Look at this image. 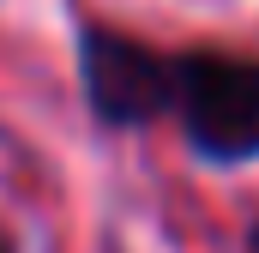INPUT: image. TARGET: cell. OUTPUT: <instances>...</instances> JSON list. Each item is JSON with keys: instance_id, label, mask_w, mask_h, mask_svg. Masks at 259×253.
Instances as JSON below:
<instances>
[{"instance_id": "6da1fadb", "label": "cell", "mask_w": 259, "mask_h": 253, "mask_svg": "<svg viewBox=\"0 0 259 253\" xmlns=\"http://www.w3.org/2000/svg\"><path fill=\"white\" fill-rule=\"evenodd\" d=\"M175 115L205 157H259V61H175Z\"/></svg>"}, {"instance_id": "3957f363", "label": "cell", "mask_w": 259, "mask_h": 253, "mask_svg": "<svg viewBox=\"0 0 259 253\" xmlns=\"http://www.w3.org/2000/svg\"><path fill=\"white\" fill-rule=\"evenodd\" d=\"M253 247H259V235H253Z\"/></svg>"}, {"instance_id": "7a4b0ae2", "label": "cell", "mask_w": 259, "mask_h": 253, "mask_svg": "<svg viewBox=\"0 0 259 253\" xmlns=\"http://www.w3.org/2000/svg\"><path fill=\"white\" fill-rule=\"evenodd\" d=\"M84 97L103 121L133 126L175 109V61L115 30H84Z\"/></svg>"}]
</instances>
